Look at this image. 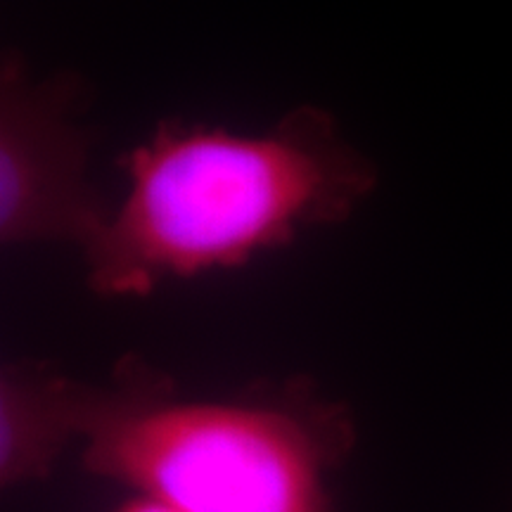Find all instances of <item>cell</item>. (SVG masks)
Returning <instances> with one entry per match:
<instances>
[{"label":"cell","instance_id":"1","mask_svg":"<svg viewBox=\"0 0 512 512\" xmlns=\"http://www.w3.org/2000/svg\"><path fill=\"white\" fill-rule=\"evenodd\" d=\"M119 166L126 197L81 249L88 290L102 299L247 264L351 219L377 188L375 164L313 105L259 136L162 121Z\"/></svg>","mask_w":512,"mask_h":512},{"label":"cell","instance_id":"2","mask_svg":"<svg viewBox=\"0 0 512 512\" xmlns=\"http://www.w3.org/2000/svg\"><path fill=\"white\" fill-rule=\"evenodd\" d=\"M83 470L178 512H335L325 472L354 441L349 413L306 394L271 401H176L159 370L126 358L88 384Z\"/></svg>","mask_w":512,"mask_h":512},{"label":"cell","instance_id":"3","mask_svg":"<svg viewBox=\"0 0 512 512\" xmlns=\"http://www.w3.org/2000/svg\"><path fill=\"white\" fill-rule=\"evenodd\" d=\"M86 86L76 74L34 79L17 53L0 67V242L98 238L112 209L88 178L91 138L79 124Z\"/></svg>","mask_w":512,"mask_h":512},{"label":"cell","instance_id":"4","mask_svg":"<svg viewBox=\"0 0 512 512\" xmlns=\"http://www.w3.org/2000/svg\"><path fill=\"white\" fill-rule=\"evenodd\" d=\"M88 384L48 363L17 361L0 370V482L5 489L46 479L67 441L79 437Z\"/></svg>","mask_w":512,"mask_h":512},{"label":"cell","instance_id":"5","mask_svg":"<svg viewBox=\"0 0 512 512\" xmlns=\"http://www.w3.org/2000/svg\"><path fill=\"white\" fill-rule=\"evenodd\" d=\"M117 512H178V510L171 508V505H166V503L155 501V498L140 496V498H136V501H128L126 505H121Z\"/></svg>","mask_w":512,"mask_h":512}]
</instances>
